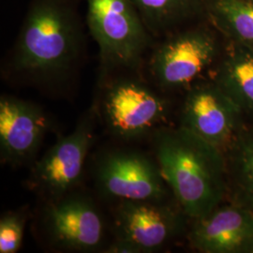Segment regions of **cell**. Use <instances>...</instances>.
Instances as JSON below:
<instances>
[{
  "label": "cell",
  "instance_id": "cell-1",
  "mask_svg": "<svg viewBox=\"0 0 253 253\" xmlns=\"http://www.w3.org/2000/svg\"><path fill=\"white\" fill-rule=\"evenodd\" d=\"M84 25L80 0H30L6 74L37 85L69 81L84 53Z\"/></svg>",
  "mask_w": 253,
  "mask_h": 253
},
{
  "label": "cell",
  "instance_id": "cell-2",
  "mask_svg": "<svg viewBox=\"0 0 253 253\" xmlns=\"http://www.w3.org/2000/svg\"><path fill=\"white\" fill-rule=\"evenodd\" d=\"M157 163L182 211L193 219L218 207L226 192L221 150L184 126L154 135Z\"/></svg>",
  "mask_w": 253,
  "mask_h": 253
},
{
  "label": "cell",
  "instance_id": "cell-3",
  "mask_svg": "<svg viewBox=\"0 0 253 253\" xmlns=\"http://www.w3.org/2000/svg\"><path fill=\"white\" fill-rule=\"evenodd\" d=\"M85 26L99 47L100 71H140L156 39L131 0H85Z\"/></svg>",
  "mask_w": 253,
  "mask_h": 253
},
{
  "label": "cell",
  "instance_id": "cell-4",
  "mask_svg": "<svg viewBox=\"0 0 253 253\" xmlns=\"http://www.w3.org/2000/svg\"><path fill=\"white\" fill-rule=\"evenodd\" d=\"M218 53V41L210 27H182L156 40L145 68L161 89H189L216 61Z\"/></svg>",
  "mask_w": 253,
  "mask_h": 253
},
{
  "label": "cell",
  "instance_id": "cell-5",
  "mask_svg": "<svg viewBox=\"0 0 253 253\" xmlns=\"http://www.w3.org/2000/svg\"><path fill=\"white\" fill-rule=\"evenodd\" d=\"M138 73L129 70L101 72L104 117L110 129L123 139L147 133L166 115L165 101L136 76Z\"/></svg>",
  "mask_w": 253,
  "mask_h": 253
},
{
  "label": "cell",
  "instance_id": "cell-6",
  "mask_svg": "<svg viewBox=\"0 0 253 253\" xmlns=\"http://www.w3.org/2000/svg\"><path fill=\"white\" fill-rule=\"evenodd\" d=\"M93 141V119L87 116L37 162L28 180L30 188L51 200L66 195L80 180Z\"/></svg>",
  "mask_w": 253,
  "mask_h": 253
},
{
  "label": "cell",
  "instance_id": "cell-7",
  "mask_svg": "<svg viewBox=\"0 0 253 253\" xmlns=\"http://www.w3.org/2000/svg\"><path fill=\"white\" fill-rule=\"evenodd\" d=\"M100 191L121 201H162L166 193L158 163L145 154L116 150L104 155L97 166Z\"/></svg>",
  "mask_w": 253,
  "mask_h": 253
},
{
  "label": "cell",
  "instance_id": "cell-8",
  "mask_svg": "<svg viewBox=\"0 0 253 253\" xmlns=\"http://www.w3.org/2000/svg\"><path fill=\"white\" fill-rule=\"evenodd\" d=\"M242 114L216 82H198L188 89L181 126L221 150L236 134Z\"/></svg>",
  "mask_w": 253,
  "mask_h": 253
},
{
  "label": "cell",
  "instance_id": "cell-9",
  "mask_svg": "<svg viewBox=\"0 0 253 253\" xmlns=\"http://www.w3.org/2000/svg\"><path fill=\"white\" fill-rule=\"evenodd\" d=\"M47 235L55 246L77 252L100 247L104 237L103 219L90 200L64 195L51 200L44 217Z\"/></svg>",
  "mask_w": 253,
  "mask_h": 253
},
{
  "label": "cell",
  "instance_id": "cell-10",
  "mask_svg": "<svg viewBox=\"0 0 253 253\" xmlns=\"http://www.w3.org/2000/svg\"><path fill=\"white\" fill-rule=\"evenodd\" d=\"M50 121L36 104L12 96L0 99V151L3 162L27 163L42 145Z\"/></svg>",
  "mask_w": 253,
  "mask_h": 253
},
{
  "label": "cell",
  "instance_id": "cell-11",
  "mask_svg": "<svg viewBox=\"0 0 253 253\" xmlns=\"http://www.w3.org/2000/svg\"><path fill=\"white\" fill-rule=\"evenodd\" d=\"M162 201H121L115 212L117 238L153 253L177 235L181 218Z\"/></svg>",
  "mask_w": 253,
  "mask_h": 253
},
{
  "label": "cell",
  "instance_id": "cell-12",
  "mask_svg": "<svg viewBox=\"0 0 253 253\" xmlns=\"http://www.w3.org/2000/svg\"><path fill=\"white\" fill-rule=\"evenodd\" d=\"M190 242L201 253H253V210L246 206L219 205L195 219Z\"/></svg>",
  "mask_w": 253,
  "mask_h": 253
},
{
  "label": "cell",
  "instance_id": "cell-13",
  "mask_svg": "<svg viewBox=\"0 0 253 253\" xmlns=\"http://www.w3.org/2000/svg\"><path fill=\"white\" fill-rule=\"evenodd\" d=\"M154 38L160 39L206 14L208 0H131Z\"/></svg>",
  "mask_w": 253,
  "mask_h": 253
},
{
  "label": "cell",
  "instance_id": "cell-14",
  "mask_svg": "<svg viewBox=\"0 0 253 253\" xmlns=\"http://www.w3.org/2000/svg\"><path fill=\"white\" fill-rule=\"evenodd\" d=\"M214 81L243 113H253V47L234 42L218 65Z\"/></svg>",
  "mask_w": 253,
  "mask_h": 253
},
{
  "label": "cell",
  "instance_id": "cell-15",
  "mask_svg": "<svg viewBox=\"0 0 253 253\" xmlns=\"http://www.w3.org/2000/svg\"><path fill=\"white\" fill-rule=\"evenodd\" d=\"M206 15L234 42L253 47V0H208Z\"/></svg>",
  "mask_w": 253,
  "mask_h": 253
},
{
  "label": "cell",
  "instance_id": "cell-16",
  "mask_svg": "<svg viewBox=\"0 0 253 253\" xmlns=\"http://www.w3.org/2000/svg\"><path fill=\"white\" fill-rule=\"evenodd\" d=\"M235 167L236 181L246 207L253 211V133L243 135L238 140Z\"/></svg>",
  "mask_w": 253,
  "mask_h": 253
},
{
  "label": "cell",
  "instance_id": "cell-17",
  "mask_svg": "<svg viewBox=\"0 0 253 253\" xmlns=\"http://www.w3.org/2000/svg\"><path fill=\"white\" fill-rule=\"evenodd\" d=\"M27 217L20 212H9L0 219V253H17L23 242Z\"/></svg>",
  "mask_w": 253,
  "mask_h": 253
},
{
  "label": "cell",
  "instance_id": "cell-18",
  "mask_svg": "<svg viewBox=\"0 0 253 253\" xmlns=\"http://www.w3.org/2000/svg\"><path fill=\"white\" fill-rule=\"evenodd\" d=\"M105 253H142L135 245L125 239L117 238V240L107 248Z\"/></svg>",
  "mask_w": 253,
  "mask_h": 253
}]
</instances>
